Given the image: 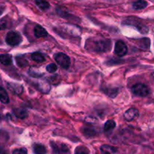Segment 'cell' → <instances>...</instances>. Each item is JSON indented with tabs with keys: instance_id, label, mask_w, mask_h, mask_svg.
Returning <instances> with one entry per match:
<instances>
[{
	"instance_id": "cell-1",
	"label": "cell",
	"mask_w": 154,
	"mask_h": 154,
	"mask_svg": "<svg viewBox=\"0 0 154 154\" xmlns=\"http://www.w3.org/2000/svg\"><path fill=\"white\" fill-rule=\"evenodd\" d=\"M111 48V42L109 39L90 38L87 41L86 49L92 52H107Z\"/></svg>"
},
{
	"instance_id": "cell-2",
	"label": "cell",
	"mask_w": 154,
	"mask_h": 154,
	"mask_svg": "<svg viewBox=\"0 0 154 154\" xmlns=\"http://www.w3.org/2000/svg\"><path fill=\"white\" fill-rule=\"evenodd\" d=\"M22 36L17 32L11 31L6 35L5 42L10 46H17L22 42Z\"/></svg>"
},
{
	"instance_id": "cell-3",
	"label": "cell",
	"mask_w": 154,
	"mask_h": 154,
	"mask_svg": "<svg viewBox=\"0 0 154 154\" xmlns=\"http://www.w3.org/2000/svg\"><path fill=\"white\" fill-rule=\"evenodd\" d=\"M132 92L137 96L146 97L150 93V90L145 84L138 83L132 87Z\"/></svg>"
},
{
	"instance_id": "cell-4",
	"label": "cell",
	"mask_w": 154,
	"mask_h": 154,
	"mask_svg": "<svg viewBox=\"0 0 154 154\" xmlns=\"http://www.w3.org/2000/svg\"><path fill=\"white\" fill-rule=\"evenodd\" d=\"M54 59H55L56 62L58 63L59 66H60L63 69H66L70 66V58L63 53H57V54H56L54 55Z\"/></svg>"
},
{
	"instance_id": "cell-5",
	"label": "cell",
	"mask_w": 154,
	"mask_h": 154,
	"mask_svg": "<svg viewBox=\"0 0 154 154\" xmlns=\"http://www.w3.org/2000/svg\"><path fill=\"white\" fill-rule=\"evenodd\" d=\"M123 23L128 24V25L134 26L137 27L138 29L139 30L141 33H144V34H146V33H147V32L149 31L148 28H147L146 26L143 25L141 23H140L139 21H138L137 19H135V18H133V17L127 18V19L123 22Z\"/></svg>"
},
{
	"instance_id": "cell-6",
	"label": "cell",
	"mask_w": 154,
	"mask_h": 154,
	"mask_svg": "<svg viewBox=\"0 0 154 154\" xmlns=\"http://www.w3.org/2000/svg\"><path fill=\"white\" fill-rule=\"evenodd\" d=\"M114 52L118 57H123L128 52V48L124 42L120 40L117 41L114 47Z\"/></svg>"
},
{
	"instance_id": "cell-7",
	"label": "cell",
	"mask_w": 154,
	"mask_h": 154,
	"mask_svg": "<svg viewBox=\"0 0 154 154\" xmlns=\"http://www.w3.org/2000/svg\"><path fill=\"white\" fill-rule=\"evenodd\" d=\"M51 146L53 149V151L56 154L66 153L69 151V148L64 144H58L54 141H51Z\"/></svg>"
},
{
	"instance_id": "cell-8",
	"label": "cell",
	"mask_w": 154,
	"mask_h": 154,
	"mask_svg": "<svg viewBox=\"0 0 154 154\" xmlns=\"http://www.w3.org/2000/svg\"><path fill=\"white\" fill-rule=\"evenodd\" d=\"M34 84L36 88L38 89V90L41 91L42 93H48L50 92V90H51V85L47 81H37V82H35Z\"/></svg>"
},
{
	"instance_id": "cell-9",
	"label": "cell",
	"mask_w": 154,
	"mask_h": 154,
	"mask_svg": "<svg viewBox=\"0 0 154 154\" xmlns=\"http://www.w3.org/2000/svg\"><path fill=\"white\" fill-rule=\"evenodd\" d=\"M101 90H102L104 93L108 95L110 98H115L119 93L118 88H115V87H107V86L102 87V88H101Z\"/></svg>"
},
{
	"instance_id": "cell-10",
	"label": "cell",
	"mask_w": 154,
	"mask_h": 154,
	"mask_svg": "<svg viewBox=\"0 0 154 154\" xmlns=\"http://www.w3.org/2000/svg\"><path fill=\"white\" fill-rule=\"evenodd\" d=\"M8 87L9 90L15 95H20L23 91V87L22 85L18 84H14V83H8Z\"/></svg>"
},
{
	"instance_id": "cell-11",
	"label": "cell",
	"mask_w": 154,
	"mask_h": 154,
	"mask_svg": "<svg viewBox=\"0 0 154 154\" xmlns=\"http://www.w3.org/2000/svg\"><path fill=\"white\" fill-rule=\"evenodd\" d=\"M138 116V111L136 108H130V109L127 110L124 114V118L126 119L127 121H131L135 117Z\"/></svg>"
},
{
	"instance_id": "cell-12",
	"label": "cell",
	"mask_w": 154,
	"mask_h": 154,
	"mask_svg": "<svg viewBox=\"0 0 154 154\" xmlns=\"http://www.w3.org/2000/svg\"><path fill=\"white\" fill-rule=\"evenodd\" d=\"M34 35L36 38H45L48 36V33L42 26L36 25L34 28Z\"/></svg>"
},
{
	"instance_id": "cell-13",
	"label": "cell",
	"mask_w": 154,
	"mask_h": 154,
	"mask_svg": "<svg viewBox=\"0 0 154 154\" xmlns=\"http://www.w3.org/2000/svg\"><path fill=\"white\" fill-rule=\"evenodd\" d=\"M14 115L17 118L24 119L28 116V111L26 109H24V108H20L14 110Z\"/></svg>"
},
{
	"instance_id": "cell-14",
	"label": "cell",
	"mask_w": 154,
	"mask_h": 154,
	"mask_svg": "<svg viewBox=\"0 0 154 154\" xmlns=\"http://www.w3.org/2000/svg\"><path fill=\"white\" fill-rule=\"evenodd\" d=\"M0 63L4 66H9L12 63V57L9 54H2L0 55Z\"/></svg>"
},
{
	"instance_id": "cell-15",
	"label": "cell",
	"mask_w": 154,
	"mask_h": 154,
	"mask_svg": "<svg viewBox=\"0 0 154 154\" xmlns=\"http://www.w3.org/2000/svg\"><path fill=\"white\" fill-rule=\"evenodd\" d=\"M101 151L104 154H114L117 151V149L110 145H102L101 147Z\"/></svg>"
},
{
	"instance_id": "cell-16",
	"label": "cell",
	"mask_w": 154,
	"mask_h": 154,
	"mask_svg": "<svg viewBox=\"0 0 154 154\" xmlns=\"http://www.w3.org/2000/svg\"><path fill=\"white\" fill-rule=\"evenodd\" d=\"M0 102L3 104H8L9 102L8 95L6 90L2 87H0Z\"/></svg>"
},
{
	"instance_id": "cell-17",
	"label": "cell",
	"mask_w": 154,
	"mask_h": 154,
	"mask_svg": "<svg viewBox=\"0 0 154 154\" xmlns=\"http://www.w3.org/2000/svg\"><path fill=\"white\" fill-rule=\"evenodd\" d=\"M147 6V2L144 0H138L132 4V7L135 10H141Z\"/></svg>"
},
{
	"instance_id": "cell-18",
	"label": "cell",
	"mask_w": 154,
	"mask_h": 154,
	"mask_svg": "<svg viewBox=\"0 0 154 154\" xmlns=\"http://www.w3.org/2000/svg\"><path fill=\"white\" fill-rule=\"evenodd\" d=\"M33 151L35 154H46L47 150L45 147L42 144H35L33 146Z\"/></svg>"
},
{
	"instance_id": "cell-19",
	"label": "cell",
	"mask_w": 154,
	"mask_h": 154,
	"mask_svg": "<svg viewBox=\"0 0 154 154\" xmlns=\"http://www.w3.org/2000/svg\"><path fill=\"white\" fill-rule=\"evenodd\" d=\"M82 132L85 136L87 137H93L95 135H96L97 132L95 129L93 128H90V127H85L82 129Z\"/></svg>"
},
{
	"instance_id": "cell-20",
	"label": "cell",
	"mask_w": 154,
	"mask_h": 154,
	"mask_svg": "<svg viewBox=\"0 0 154 154\" xmlns=\"http://www.w3.org/2000/svg\"><path fill=\"white\" fill-rule=\"evenodd\" d=\"M31 57L34 61L37 62V63H43L45 60V58L43 54L39 52H35L32 54Z\"/></svg>"
},
{
	"instance_id": "cell-21",
	"label": "cell",
	"mask_w": 154,
	"mask_h": 154,
	"mask_svg": "<svg viewBox=\"0 0 154 154\" xmlns=\"http://www.w3.org/2000/svg\"><path fill=\"white\" fill-rule=\"evenodd\" d=\"M35 3L38 5V7L43 11L47 10V9L50 8L49 2H48L45 0H35Z\"/></svg>"
},
{
	"instance_id": "cell-22",
	"label": "cell",
	"mask_w": 154,
	"mask_h": 154,
	"mask_svg": "<svg viewBox=\"0 0 154 154\" xmlns=\"http://www.w3.org/2000/svg\"><path fill=\"white\" fill-rule=\"evenodd\" d=\"M116 127V123L114 120H108L104 126V130L105 132H109Z\"/></svg>"
},
{
	"instance_id": "cell-23",
	"label": "cell",
	"mask_w": 154,
	"mask_h": 154,
	"mask_svg": "<svg viewBox=\"0 0 154 154\" xmlns=\"http://www.w3.org/2000/svg\"><path fill=\"white\" fill-rule=\"evenodd\" d=\"M16 60H17V65L20 66V67H24V66H27V64H28L27 60H26V59H24L23 57H22V56L17 57L16 58Z\"/></svg>"
},
{
	"instance_id": "cell-24",
	"label": "cell",
	"mask_w": 154,
	"mask_h": 154,
	"mask_svg": "<svg viewBox=\"0 0 154 154\" xmlns=\"http://www.w3.org/2000/svg\"><path fill=\"white\" fill-rule=\"evenodd\" d=\"M140 47L141 48H145V49H149L150 47V39L149 38H142L140 39Z\"/></svg>"
},
{
	"instance_id": "cell-25",
	"label": "cell",
	"mask_w": 154,
	"mask_h": 154,
	"mask_svg": "<svg viewBox=\"0 0 154 154\" xmlns=\"http://www.w3.org/2000/svg\"><path fill=\"white\" fill-rule=\"evenodd\" d=\"M38 72L39 71L36 70L35 69L32 68V69H30L29 71V74L31 76L34 77V78H40V77H42V75H43V74L40 73V72Z\"/></svg>"
},
{
	"instance_id": "cell-26",
	"label": "cell",
	"mask_w": 154,
	"mask_h": 154,
	"mask_svg": "<svg viewBox=\"0 0 154 154\" xmlns=\"http://www.w3.org/2000/svg\"><path fill=\"white\" fill-rule=\"evenodd\" d=\"M75 154H90V153H89L88 149L86 148L85 147L80 146V147H77L75 150Z\"/></svg>"
},
{
	"instance_id": "cell-27",
	"label": "cell",
	"mask_w": 154,
	"mask_h": 154,
	"mask_svg": "<svg viewBox=\"0 0 154 154\" xmlns=\"http://www.w3.org/2000/svg\"><path fill=\"white\" fill-rule=\"evenodd\" d=\"M46 69L50 73H54V72H55L57 70V66L54 64V63H51L48 66H47Z\"/></svg>"
},
{
	"instance_id": "cell-28",
	"label": "cell",
	"mask_w": 154,
	"mask_h": 154,
	"mask_svg": "<svg viewBox=\"0 0 154 154\" xmlns=\"http://www.w3.org/2000/svg\"><path fill=\"white\" fill-rule=\"evenodd\" d=\"M8 27V22L6 20L1 19L0 20V30L5 29Z\"/></svg>"
},
{
	"instance_id": "cell-29",
	"label": "cell",
	"mask_w": 154,
	"mask_h": 154,
	"mask_svg": "<svg viewBox=\"0 0 154 154\" xmlns=\"http://www.w3.org/2000/svg\"><path fill=\"white\" fill-rule=\"evenodd\" d=\"M13 154H27V150L26 148L15 149L13 151Z\"/></svg>"
},
{
	"instance_id": "cell-30",
	"label": "cell",
	"mask_w": 154,
	"mask_h": 154,
	"mask_svg": "<svg viewBox=\"0 0 154 154\" xmlns=\"http://www.w3.org/2000/svg\"><path fill=\"white\" fill-rule=\"evenodd\" d=\"M5 11V6L2 5H0V15H2L3 14Z\"/></svg>"
},
{
	"instance_id": "cell-31",
	"label": "cell",
	"mask_w": 154,
	"mask_h": 154,
	"mask_svg": "<svg viewBox=\"0 0 154 154\" xmlns=\"http://www.w3.org/2000/svg\"><path fill=\"white\" fill-rule=\"evenodd\" d=\"M0 154H8V153L4 150V149L2 148V147H0Z\"/></svg>"
}]
</instances>
